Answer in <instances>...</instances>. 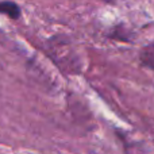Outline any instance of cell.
<instances>
[{
    "label": "cell",
    "instance_id": "cell-1",
    "mask_svg": "<svg viewBox=\"0 0 154 154\" xmlns=\"http://www.w3.org/2000/svg\"><path fill=\"white\" fill-rule=\"evenodd\" d=\"M0 12L8 15L10 18L16 19L19 15H20V10L19 7L12 2H2L0 3Z\"/></svg>",
    "mask_w": 154,
    "mask_h": 154
}]
</instances>
